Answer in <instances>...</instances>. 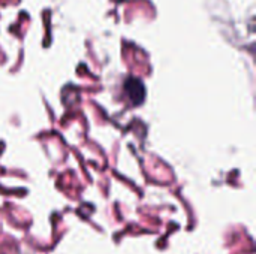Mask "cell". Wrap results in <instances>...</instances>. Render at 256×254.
<instances>
[{
    "label": "cell",
    "mask_w": 256,
    "mask_h": 254,
    "mask_svg": "<svg viewBox=\"0 0 256 254\" xmlns=\"http://www.w3.org/2000/svg\"><path fill=\"white\" fill-rule=\"evenodd\" d=\"M124 91L129 97V100L134 105H141L146 97V88L141 79L138 78H129L124 82Z\"/></svg>",
    "instance_id": "6da1fadb"
}]
</instances>
